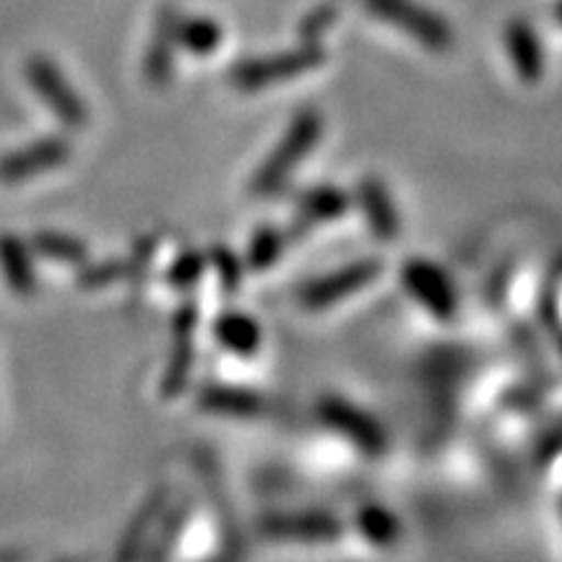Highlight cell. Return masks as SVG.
Segmentation results:
<instances>
[{
	"mask_svg": "<svg viewBox=\"0 0 562 562\" xmlns=\"http://www.w3.org/2000/svg\"><path fill=\"white\" fill-rule=\"evenodd\" d=\"M323 136V115L318 110L307 108L294 115L290 128L279 138L277 149L261 161L258 172L250 180V195L266 199V195L281 191L290 175L297 170L300 161L311 154Z\"/></svg>",
	"mask_w": 562,
	"mask_h": 562,
	"instance_id": "obj_1",
	"label": "cell"
},
{
	"mask_svg": "<svg viewBox=\"0 0 562 562\" xmlns=\"http://www.w3.org/2000/svg\"><path fill=\"white\" fill-rule=\"evenodd\" d=\"M24 74L30 89L60 123H66L68 128H83L89 123V104L83 102L79 91L70 87V81L50 58L34 55V58L26 60Z\"/></svg>",
	"mask_w": 562,
	"mask_h": 562,
	"instance_id": "obj_2",
	"label": "cell"
},
{
	"mask_svg": "<svg viewBox=\"0 0 562 562\" xmlns=\"http://www.w3.org/2000/svg\"><path fill=\"white\" fill-rule=\"evenodd\" d=\"M402 281L412 300H417L432 318L451 321L459 313V294L451 277L427 258H409L402 269Z\"/></svg>",
	"mask_w": 562,
	"mask_h": 562,
	"instance_id": "obj_3",
	"label": "cell"
},
{
	"mask_svg": "<svg viewBox=\"0 0 562 562\" xmlns=\"http://www.w3.org/2000/svg\"><path fill=\"white\" fill-rule=\"evenodd\" d=\"M318 417L323 425H328L331 430L344 435L351 446L360 448L368 456H381L389 446L383 425L378 419H372L368 412H362L360 406L349 404L341 396H326L318 404Z\"/></svg>",
	"mask_w": 562,
	"mask_h": 562,
	"instance_id": "obj_4",
	"label": "cell"
},
{
	"mask_svg": "<svg viewBox=\"0 0 562 562\" xmlns=\"http://www.w3.org/2000/svg\"><path fill=\"white\" fill-rule=\"evenodd\" d=\"M383 263L378 258H360V261L344 266V269L326 273V277L307 281L300 290V302L307 307V311H323V307H331L336 302L351 297L370 281L381 277Z\"/></svg>",
	"mask_w": 562,
	"mask_h": 562,
	"instance_id": "obj_5",
	"label": "cell"
},
{
	"mask_svg": "<svg viewBox=\"0 0 562 562\" xmlns=\"http://www.w3.org/2000/svg\"><path fill=\"white\" fill-rule=\"evenodd\" d=\"M321 60L323 55L318 50H294L273 55V58L243 60L240 66L232 68L229 81L232 87L240 91H263L269 87H277L279 81L305 74V70L318 66Z\"/></svg>",
	"mask_w": 562,
	"mask_h": 562,
	"instance_id": "obj_6",
	"label": "cell"
},
{
	"mask_svg": "<svg viewBox=\"0 0 562 562\" xmlns=\"http://www.w3.org/2000/svg\"><path fill=\"white\" fill-rule=\"evenodd\" d=\"M70 144L60 136H45L0 157V182H24L66 165Z\"/></svg>",
	"mask_w": 562,
	"mask_h": 562,
	"instance_id": "obj_7",
	"label": "cell"
},
{
	"mask_svg": "<svg viewBox=\"0 0 562 562\" xmlns=\"http://www.w3.org/2000/svg\"><path fill=\"white\" fill-rule=\"evenodd\" d=\"M199 326V305L195 302H186L172 318V357L165 368V378H161V396L175 398L186 391L188 381H191L193 362H195V344L193 334Z\"/></svg>",
	"mask_w": 562,
	"mask_h": 562,
	"instance_id": "obj_8",
	"label": "cell"
},
{
	"mask_svg": "<svg viewBox=\"0 0 562 562\" xmlns=\"http://www.w3.org/2000/svg\"><path fill=\"white\" fill-rule=\"evenodd\" d=\"M357 199H360V209L364 222L378 240L391 243L402 235V216H398L396 203L391 199V191L385 188L381 178H362L357 186Z\"/></svg>",
	"mask_w": 562,
	"mask_h": 562,
	"instance_id": "obj_9",
	"label": "cell"
},
{
	"mask_svg": "<svg viewBox=\"0 0 562 562\" xmlns=\"http://www.w3.org/2000/svg\"><path fill=\"white\" fill-rule=\"evenodd\" d=\"M263 531L277 539H302V542H334L344 533L339 518L328 513L305 510V513H284V516H271L263 521Z\"/></svg>",
	"mask_w": 562,
	"mask_h": 562,
	"instance_id": "obj_10",
	"label": "cell"
},
{
	"mask_svg": "<svg viewBox=\"0 0 562 562\" xmlns=\"http://www.w3.org/2000/svg\"><path fill=\"white\" fill-rule=\"evenodd\" d=\"M199 406L203 412L222 414V417L235 419H256L266 412V402L261 393L227 383L203 385L199 391Z\"/></svg>",
	"mask_w": 562,
	"mask_h": 562,
	"instance_id": "obj_11",
	"label": "cell"
},
{
	"mask_svg": "<svg viewBox=\"0 0 562 562\" xmlns=\"http://www.w3.org/2000/svg\"><path fill=\"white\" fill-rule=\"evenodd\" d=\"M0 271H3L9 290L21 300L37 294V271H34L32 248L16 235H0Z\"/></svg>",
	"mask_w": 562,
	"mask_h": 562,
	"instance_id": "obj_12",
	"label": "cell"
},
{
	"mask_svg": "<svg viewBox=\"0 0 562 562\" xmlns=\"http://www.w3.org/2000/svg\"><path fill=\"white\" fill-rule=\"evenodd\" d=\"M349 211V195L336 186H321L307 191L300 199V209H297V220H294V237H302L305 232H311L313 227L326 222H336L341 220L344 214Z\"/></svg>",
	"mask_w": 562,
	"mask_h": 562,
	"instance_id": "obj_13",
	"label": "cell"
},
{
	"mask_svg": "<svg viewBox=\"0 0 562 562\" xmlns=\"http://www.w3.org/2000/svg\"><path fill=\"white\" fill-rule=\"evenodd\" d=\"M214 336L224 349L237 357H252L258 349H261V341H263L258 321L237 311H229L216 318Z\"/></svg>",
	"mask_w": 562,
	"mask_h": 562,
	"instance_id": "obj_14",
	"label": "cell"
},
{
	"mask_svg": "<svg viewBox=\"0 0 562 562\" xmlns=\"http://www.w3.org/2000/svg\"><path fill=\"white\" fill-rule=\"evenodd\" d=\"M508 53L513 60V68H516L518 79L526 83H537L544 76V53L539 47L537 37L529 26L516 24L510 26L508 32Z\"/></svg>",
	"mask_w": 562,
	"mask_h": 562,
	"instance_id": "obj_15",
	"label": "cell"
},
{
	"mask_svg": "<svg viewBox=\"0 0 562 562\" xmlns=\"http://www.w3.org/2000/svg\"><path fill=\"white\" fill-rule=\"evenodd\" d=\"M378 11L385 13V16L396 19L398 24L406 26L412 34H417V37L425 42V45L435 47V50H446L448 45H451V37H448L446 26L438 24V21L422 16L419 11H412V9H404V5H396V0H378Z\"/></svg>",
	"mask_w": 562,
	"mask_h": 562,
	"instance_id": "obj_16",
	"label": "cell"
},
{
	"mask_svg": "<svg viewBox=\"0 0 562 562\" xmlns=\"http://www.w3.org/2000/svg\"><path fill=\"white\" fill-rule=\"evenodd\" d=\"M32 250L40 252L42 258L55 263H68V266H81L87 263L89 248L87 243H81L79 237L63 235V232L42 229L32 237Z\"/></svg>",
	"mask_w": 562,
	"mask_h": 562,
	"instance_id": "obj_17",
	"label": "cell"
},
{
	"mask_svg": "<svg viewBox=\"0 0 562 562\" xmlns=\"http://www.w3.org/2000/svg\"><path fill=\"white\" fill-rule=\"evenodd\" d=\"M357 529H360L362 537L375 547H391L398 542V537H402V524H398V518L393 516L385 505L375 503L364 505V508L357 513Z\"/></svg>",
	"mask_w": 562,
	"mask_h": 562,
	"instance_id": "obj_18",
	"label": "cell"
},
{
	"mask_svg": "<svg viewBox=\"0 0 562 562\" xmlns=\"http://www.w3.org/2000/svg\"><path fill=\"white\" fill-rule=\"evenodd\" d=\"M284 248H286L284 232H281L279 227H269V224H266V227L252 232L245 263H248L250 271L263 273L266 269H271V266L279 261Z\"/></svg>",
	"mask_w": 562,
	"mask_h": 562,
	"instance_id": "obj_19",
	"label": "cell"
},
{
	"mask_svg": "<svg viewBox=\"0 0 562 562\" xmlns=\"http://www.w3.org/2000/svg\"><path fill=\"white\" fill-rule=\"evenodd\" d=\"M161 508H165V492H159V495H154L151 501L146 503L144 508H140L138 516L133 518L128 533H125V537H123V550H121V554H128V558H131V554H136V547L146 539V533H149L154 521H157V518H159Z\"/></svg>",
	"mask_w": 562,
	"mask_h": 562,
	"instance_id": "obj_20",
	"label": "cell"
},
{
	"mask_svg": "<svg viewBox=\"0 0 562 562\" xmlns=\"http://www.w3.org/2000/svg\"><path fill=\"white\" fill-rule=\"evenodd\" d=\"M206 258H209V263L216 269V277H220V284L224 292L235 294L237 290H240L243 263L235 252H232L229 248H224V245H214V248L209 250Z\"/></svg>",
	"mask_w": 562,
	"mask_h": 562,
	"instance_id": "obj_21",
	"label": "cell"
},
{
	"mask_svg": "<svg viewBox=\"0 0 562 562\" xmlns=\"http://www.w3.org/2000/svg\"><path fill=\"white\" fill-rule=\"evenodd\" d=\"M206 263L209 258L203 256V252L186 250L182 256H178V261L170 266V271H167V281H170V286H175V290H188V286H193L195 281L203 277Z\"/></svg>",
	"mask_w": 562,
	"mask_h": 562,
	"instance_id": "obj_22",
	"label": "cell"
},
{
	"mask_svg": "<svg viewBox=\"0 0 562 562\" xmlns=\"http://www.w3.org/2000/svg\"><path fill=\"white\" fill-rule=\"evenodd\" d=\"M131 271H136L133 261H117V258H112V261L87 266V269L79 273V286H83V290H100L104 284L131 277Z\"/></svg>",
	"mask_w": 562,
	"mask_h": 562,
	"instance_id": "obj_23",
	"label": "cell"
},
{
	"mask_svg": "<svg viewBox=\"0 0 562 562\" xmlns=\"http://www.w3.org/2000/svg\"><path fill=\"white\" fill-rule=\"evenodd\" d=\"M180 42L195 55H209L220 47V30L209 21H193L180 32Z\"/></svg>",
	"mask_w": 562,
	"mask_h": 562,
	"instance_id": "obj_24",
	"label": "cell"
}]
</instances>
